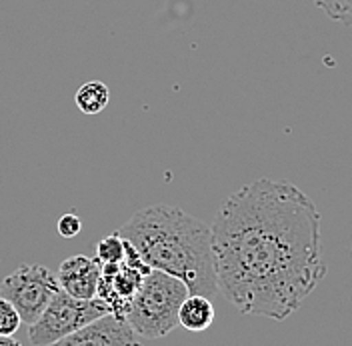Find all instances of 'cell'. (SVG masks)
Wrapping results in <instances>:
<instances>
[{"label":"cell","mask_w":352,"mask_h":346,"mask_svg":"<svg viewBox=\"0 0 352 346\" xmlns=\"http://www.w3.org/2000/svg\"><path fill=\"white\" fill-rule=\"evenodd\" d=\"M219 292L242 314L283 323L327 277L320 213L298 186L258 178L210 226Z\"/></svg>","instance_id":"1"},{"label":"cell","mask_w":352,"mask_h":346,"mask_svg":"<svg viewBox=\"0 0 352 346\" xmlns=\"http://www.w3.org/2000/svg\"><path fill=\"white\" fill-rule=\"evenodd\" d=\"M118 235L153 270L180 279L190 294H219L212 230L206 222L170 204H153L138 210Z\"/></svg>","instance_id":"2"},{"label":"cell","mask_w":352,"mask_h":346,"mask_svg":"<svg viewBox=\"0 0 352 346\" xmlns=\"http://www.w3.org/2000/svg\"><path fill=\"white\" fill-rule=\"evenodd\" d=\"M190 294L180 279L162 270H151L140 284L124 321L146 338H164L178 326L180 304Z\"/></svg>","instance_id":"3"},{"label":"cell","mask_w":352,"mask_h":346,"mask_svg":"<svg viewBox=\"0 0 352 346\" xmlns=\"http://www.w3.org/2000/svg\"><path fill=\"white\" fill-rule=\"evenodd\" d=\"M109 312V306L100 299L80 301L58 290L43 314L28 325V338L34 346H50Z\"/></svg>","instance_id":"4"},{"label":"cell","mask_w":352,"mask_h":346,"mask_svg":"<svg viewBox=\"0 0 352 346\" xmlns=\"http://www.w3.org/2000/svg\"><path fill=\"white\" fill-rule=\"evenodd\" d=\"M58 290L56 274L43 264H22L0 282V296L14 304L24 325H32Z\"/></svg>","instance_id":"5"},{"label":"cell","mask_w":352,"mask_h":346,"mask_svg":"<svg viewBox=\"0 0 352 346\" xmlns=\"http://www.w3.org/2000/svg\"><path fill=\"white\" fill-rule=\"evenodd\" d=\"M142 281H144V274L131 268L124 262L102 264L100 281H98V288H96V299H100L109 306L110 314L124 318Z\"/></svg>","instance_id":"6"},{"label":"cell","mask_w":352,"mask_h":346,"mask_svg":"<svg viewBox=\"0 0 352 346\" xmlns=\"http://www.w3.org/2000/svg\"><path fill=\"white\" fill-rule=\"evenodd\" d=\"M134 330L124 318L104 314L50 346H132Z\"/></svg>","instance_id":"7"},{"label":"cell","mask_w":352,"mask_h":346,"mask_svg":"<svg viewBox=\"0 0 352 346\" xmlns=\"http://www.w3.org/2000/svg\"><path fill=\"white\" fill-rule=\"evenodd\" d=\"M100 268L102 264L98 260L85 257V255H76V257L63 260L58 274H56L60 290H65L66 294L80 299V301L96 299Z\"/></svg>","instance_id":"8"},{"label":"cell","mask_w":352,"mask_h":346,"mask_svg":"<svg viewBox=\"0 0 352 346\" xmlns=\"http://www.w3.org/2000/svg\"><path fill=\"white\" fill-rule=\"evenodd\" d=\"M214 306L208 296L202 294H188L186 301L180 304L178 310V325L190 332H202L210 328L214 323Z\"/></svg>","instance_id":"9"},{"label":"cell","mask_w":352,"mask_h":346,"mask_svg":"<svg viewBox=\"0 0 352 346\" xmlns=\"http://www.w3.org/2000/svg\"><path fill=\"white\" fill-rule=\"evenodd\" d=\"M74 102L80 112L85 114H100L102 110L109 107L110 102V90L104 83L100 80H90L85 83L82 87L76 90Z\"/></svg>","instance_id":"10"},{"label":"cell","mask_w":352,"mask_h":346,"mask_svg":"<svg viewBox=\"0 0 352 346\" xmlns=\"http://www.w3.org/2000/svg\"><path fill=\"white\" fill-rule=\"evenodd\" d=\"M126 252V240L118 233L100 238L96 242V260L100 264H120Z\"/></svg>","instance_id":"11"},{"label":"cell","mask_w":352,"mask_h":346,"mask_svg":"<svg viewBox=\"0 0 352 346\" xmlns=\"http://www.w3.org/2000/svg\"><path fill=\"white\" fill-rule=\"evenodd\" d=\"M330 21L352 26V0H312Z\"/></svg>","instance_id":"12"},{"label":"cell","mask_w":352,"mask_h":346,"mask_svg":"<svg viewBox=\"0 0 352 346\" xmlns=\"http://www.w3.org/2000/svg\"><path fill=\"white\" fill-rule=\"evenodd\" d=\"M21 325V314L14 304L0 296V336H14Z\"/></svg>","instance_id":"13"},{"label":"cell","mask_w":352,"mask_h":346,"mask_svg":"<svg viewBox=\"0 0 352 346\" xmlns=\"http://www.w3.org/2000/svg\"><path fill=\"white\" fill-rule=\"evenodd\" d=\"M58 235L63 238H74L80 235V230H82V220L76 217V215H72V213H66L60 217L58 220Z\"/></svg>","instance_id":"14"},{"label":"cell","mask_w":352,"mask_h":346,"mask_svg":"<svg viewBox=\"0 0 352 346\" xmlns=\"http://www.w3.org/2000/svg\"><path fill=\"white\" fill-rule=\"evenodd\" d=\"M0 346H22L14 336H0Z\"/></svg>","instance_id":"15"},{"label":"cell","mask_w":352,"mask_h":346,"mask_svg":"<svg viewBox=\"0 0 352 346\" xmlns=\"http://www.w3.org/2000/svg\"><path fill=\"white\" fill-rule=\"evenodd\" d=\"M132 346H140V345H136V343H134V345H132Z\"/></svg>","instance_id":"16"},{"label":"cell","mask_w":352,"mask_h":346,"mask_svg":"<svg viewBox=\"0 0 352 346\" xmlns=\"http://www.w3.org/2000/svg\"><path fill=\"white\" fill-rule=\"evenodd\" d=\"M351 248H352V246H351Z\"/></svg>","instance_id":"17"}]
</instances>
